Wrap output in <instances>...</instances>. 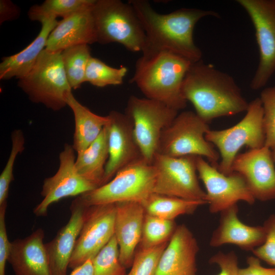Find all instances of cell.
I'll list each match as a JSON object with an SVG mask.
<instances>
[{"label": "cell", "mask_w": 275, "mask_h": 275, "mask_svg": "<svg viewBox=\"0 0 275 275\" xmlns=\"http://www.w3.org/2000/svg\"><path fill=\"white\" fill-rule=\"evenodd\" d=\"M93 5L58 22L48 37L45 49L51 51H62L70 46L97 42L92 13Z\"/></svg>", "instance_id": "obj_22"}, {"label": "cell", "mask_w": 275, "mask_h": 275, "mask_svg": "<svg viewBox=\"0 0 275 275\" xmlns=\"http://www.w3.org/2000/svg\"><path fill=\"white\" fill-rule=\"evenodd\" d=\"M263 111L265 146L275 151V86L264 88L259 97Z\"/></svg>", "instance_id": "obj_34"}, {"label": "cell", "mask_w": 275, "mask_h": 275, "mask_svg": "<svg viewBox=\"0 0 275 275\" xmlns=\"http://www.w3.org/2000/svg\"><path fill=\"white\" fill-rule=\"evenodd\" d=\"M107 125L94 142L82 152L77 154L75 160L78 173L97 187L103 184L108 158Z\"/></svg>", "instance_id": "obj_25"}, {"label": "cell", "mask_w": 275, "mask_h": 275, "mask_svg": "<svg viewBox=\"0 0 275 275\" xmlns=\"http://www.w3.org/2000/svg\"><path fill=\"white\" fill-rule=\"evenodd\" d=\"M17 84L32 102L42 104L53 111H59L67 105V97L72 92L61 51L45 48L30 72L18 79Z\"/></svg>", "instance_id": "obj_5"}, {"label": "cell", "mask_w": 275, "mask_h": 275, "mask_svg": "<svg viewBox=\"0 0 275 275\" xmlns=\"http://www.w3.org/2000/svg\"><path fill=\"white\" fill-rule=\"evenodd\" d=\"M7 203L0 206V275H5L6 262L10 254L9 242L5 221Z\"/></svg>", "instance_id": "obj_37"}, {"label": "cell", "mask_w": 275, "mask_h": 275, "mask_svg": "<svg viewBox=\"0 0 275 275\" xmlns=\"http://www.w3.org/2000/svg\"><path fill=\"white\" fill-rule=\"evenodd\" d=\"M70 275H94L92 260L89 259L73 269Z\"/></svg>", "instance_id": "obj_40"}, {"label": "cell", "mask_w": 275, "mask_h": 275, "mask_svg": "<svg viewBox=\"0 0 275 275\" xmlns=\"http://www.w3.org/2000/svg\"><path fill=\"white\" fill-rule=\"evenodd\" d=\"M41 228L11 242L8 261L16 275H52Z\"/></svg>", "instance_id": "obj_20"}, {"label": "cell", "mask_w": 275, "mask_h": 275, "mask_svg": "<svg viewBox=\"0 0 275 275\" xmlns=\"http://www.w3.org/2000/svg\"><path fill=\"white\" fill-rule=\"evenodd\" d=\"M67 105L72 110L74 119L73 148L77 154L85 151L99 136L109 122L108 115L94 114L81 104L72 92L66 98Z\"/></svg>", "instance_id": "obj_24"}, {"label": "cell", "mask_w": 275, "mask_h": 275, "mask_svg": "<svg viewBox=\"0 0 275 275\" xmlns=\"http://www.w3.org/2000/svg\"><path fill=\"white\" fill-rule=\"evenodd\" d=\"M12 147L7 163L0 175V206L7 203L9 187L14 180L13 169L17 156L24 149L25 138L21 129L14 130L11 134Z\"/></svg>", "instance_id": "obj_32"}, {"label": "cell", "mask_w": 275, "mask_h": 275, "mask_svg": "<svg viewBox=\"0 0 275 275\" xmlns=\"http://www.w3.org/2000/svg\"><path fill=\"white\" fill-rule=\"evenodd\" d=\"M272 154H273V159H274V162H275V151H272Z\"/></svg>", "instance_id": "obj_41"}, {"label": "cell", "mask_w": 275, "mask_h": 275, "mask_svg": "<svg viewBox=\"0 0 275 275\" xmlns=\"http://www.w3.org/2000/svg\"><path fill=\"white\" fill-rule=\"evenodd\" d=\"M254 25L259 61L250 87H264L275 72V0H237Z\"/></svg>", "instance_id": "obj_11"}, {"label": "cell", "mask_w": 275, "mask_h": 275, "mask_svg": "<svg viewBox=\"0 0 275 275\" xmlns=\"http://www.w3.org/2000/svg\"><path fill=\"white\" fill-rule=\"evenodd\" d=\"M192 64L189 60L168 51L150 57L142 56L136 61L130 82L135 84L146 98L179 111L186 106L182 87Z\"/></svg>", "instance_id": "obj_3"}, {"label": "cell", "mask_w": 275, "mask_h": 275, "mask_svg": "<svg viewBox=\"0 0 275 275\" xmlns=\"http://www.w3.org/2000/svg\"><path fill=\"white\" fill-rule=\"evenodd\" d=\"M86 206L77 198L72 203L68 222L53 239L45 243L52 275H66L67 267L85 221Z\"/></svg>", "instance_id": "obj_21"}, {"label": "cell", "mask_w": 275, "mask_h": 275, "mask_svg": "<svg viewBox=\"0 0 275 275\" xmlns=\"http://www.w3.org/2000/svg\"><path fill=\"white\" fill-rule=\"evenodd\" d=\"M210 264H215L218 266L220 272L217 275H237L239 267L238 258L233 251L228 253L218 252L209 260Z\"/></svg>", "instance_id": "obj_36"}, {"label": "cell", "mask_w": 275, "mask_h": 275, "mask_svg": "<svg viewBox=\"0 0 275 275\" xmlns=\"http://www.w3.org/2000/svg\"><path fill=\"white\" fill-rule=\"evenodd\" d=\"M95 0H46L41 5L32 6L28 16L32 21L42 22L51 18H64L92 6Z\"/></svg>", "instance_id": "obj_27"}, {"label": "cell", "mask_w": 275, "mask_h": 275, "mask_svg": "<svg viewBox=\"0 0 275 275\" xmlns=\"http://www.w3.org/2000/svg\"><path fill=\"white\" fill-rule=\"evenodd\" d=\"M116 204L87 207L84 224L69 267L74 269L92 260L115 234Z\"/></svg>", "instance_id": "obj_13"}, {"label": "cell", "mask_w": 275, "mask_h": 275, "mask_svg": "<svg viewBox=\"0 0 275 275\" xmlns=\"http://www.w3.org/2000/svg\"><path fill=\"white\" fill-rule=\"evenodd\" d=\"M272 151L266 146L238 154L232 171L244 179L255 200L275 199V167Z\"/></svg>", "instance_id": "obj_15"}, {"label": "cell", "mask_w": 275, "mask_h": 275, "mask_svg": "<svg viewBox=\"0 0 275 275\" xmlns=\"http://www.w3.org/2000/svg\"><path fill=\"white\" fill-rule=\"evenodd\" d=\"M116 204L115 236L119 258L125 267L131 266L135 250L140 243L146 212L141 203L123 202Z\"/></svg>", "instance_id": "obj_19"}, {"label": "cell", "mask_w": 275, "mask_h": 275, "mask_svg": "<svg viewBox=\"0 0 275 275\" xmlns=\"http://www.w3.org/2000/svg\"><path fill=\"white\" fill-rule=\"evenodd\" d=\"M20 10L18 6L9 0L0 1V23L5 21L17 18L20 15Z\"/></svg>", "instance_id": "obj_39"}, {"label": "cell", "mask_w": 275, "mask_h": 275, "mask_svg": "<svg viewBox=\"0 0 275 275\" xmlns=\"http://www.w3.org/2000/svg\"><path fill=\"white\" fill-rule=\"evenodd\" d=\"M100 44L118 43L132 52L142 51L145 33L132 6L119 0H95L92 8Z\"/></svg>", "instance_id": "obj_7"}, {"label": "cell", "mask_w": 275, "mask_h": 275, "mask_svg": "<svg viewBox=\"0 0 275 275\" xmlns=\"http://www.w3.org/2000/svg\"><path fill=\"white\" fill-rule=\"evenodd\" d=\"M245 112L244 117L232 127L210 129L205 134L206 140L218 149L221 160L217 169L225 175L232 173L233 162L242 147L255 149L265 145L263 111L259 97L249 103Z\"/></svg>", "instance_id": "obj_6"}, {"label": "cell", "mask_w": 275, "mask_h": 275, "mask_svg": "<svg viewBox=\"0 0 275 275\" xmlns=\"http://www.w3.org/2000/svg\"><path fill=\"white\" fill-rule=\"evenodd\" d=\"M168 242L141 248L135 253L131 268L126 275H155L159 258Z\"/></svg>", "instance_id": "obj_33"}, {"label": "cell", "mask_w": 275, "mask_h": 275, "mask_svg": "<svg viewBox=\"0 0 275 275\" xmlns=\"http://www.w3.org/2000/svg\"><path fill=\"white\" fill-rule=\"evenodd\" d=\"M41 29L35 39L20 52L2 59L0 63V79H18L24 77L33 68L43 49L48 37L58 23L56 18H51L41 23Z\"/></svg>", "instance_id": "obj_23"}, {"label": "cell", "mask_w": 275, "mask_h": 275, "mask_svg": "<svg viewBox=\"0 0 275 275\" xmlns=\"http://www.w3.org/2000/svg\"><path fill=\"white\" fill-rule=\"evenodd\" d=\"M157 171L144 158L119 171L108 182L77 198L86 207L135 202L142 204L154 193Z\"/></svg>", "instance_id": "obj_4"}, {"label": "cell", "mask_w": 275, "mask_h": 275, "mask_svg": "<svg viewBox=\"0 0 275 275\" xmlns=\"http://www.w3.org/2000/svg\"><path fill=\"white\" fill-rule=\"evenodd\" d=\"M127 72V69L124 66L114 68L92 57L87 66L85 82L101 88L109 85H120L122 84Z\"/></svg>", "instance_id": "obj_30"}, {"label": "cell", "mask_w": 275, "mask_h": 275, "mask_svg": "<svg viewBox=\"0 0 275 275\" xmlns=\"http://www.w3.org/2000/svg\"><path fill=\"white\" fill-rule=\"evenodd\" d=\"M238 211L237 204H235L220 212L218 225L209 241L211 246L230 244L252 252L263 243L266 237L264 227L242 223L238 217Z\"/></svg>", "instance_id": "obj_18"}, {"label": "cell", "mask_w": 275, "mask_h": 275, "mask_svg": "<svg viewBox=\"0 0 275 275\" xmlns=\"http://www.w3.org/2000/svg\"><path fill=\"white\" fill-rule=\"evenodd\" d=\"M94 275H126L115 235L92 260Z\"/></svg>", "instance_id": "obj_31"}, {"label": "cell", "mask_w": 275, "mask_h": 275, "mask_svg": "<svg viewBox=\"0 0 275 275\" xmlns=\"http://www.w3.org/2000/svg\"><path fill=\"white\" fill-rule=\"evenodd\" d=\"M125 114L132 120L134 138L143 158L152 163L161 133L178 111L159 101L132 95L128 99Z\"/></svg>", "instance_id": "obj_9"}, {"label": "cell", "mask_w": 275, "mask_h": 275, "mask_svg": "<svg viewBox=\"0 0 275 275\" xmlns=\"http://www.w3.org/2000/svg\"><path fill=\"white\" fill-rule=\"evenodd\" d=\"M108 115L110 119L107 125L108 158L102 185L122 169L143 158L134 138L131 118L126 114L115 111Z\"/></svg>", "instance_id": "obj_16"}, {"label": "cell", "mask_w": 275, "mask_h": 275, "mask_svg": "<svg viewBox=\"0 0 275 275\" xmlns=\"http://www.w3.org/2000/svg\"><path fill=\"white\" fill-rule=\"evenodd\" d=\"M183 97L207 123L245 112L249 102L233 77L202 60L191 64L183 80Z\"/></svg>", "instance_id": "obj_2"}, {"label": "cell", "mask_w": 275, "mask_h": 275, "mask_svg": "<svg viewBox=\"0 0 275 275\" xmlns=\"http://www.w3.org/2000/svg\"><path fill=\"white\" fill-rule=\"evenodd\" d=\"M145 33L142 57L147 58L163 51L181 56L193 63L202 60V52L193 38L195 26L206 16L219 17L212 10L181 8L168 14L155 11L146 0H130Z\"/></svg>", "instance_id": "obj_1"}, {"label": "cell", "mask_w": 275, "mask_h": 275, "mask_svg": "<svg viewBox=\"0 0 275 275\" xmlns=\"http://www.w3.org/2000/svg\"><path fill=\"white\" fill-rule=\"evenodd\" d=\"M199 250L190 230L184 224L177 226L159 258L155 275H197Z\"/></svg>", "instance_id": "obj_17"}, {"label": "cell", "mask_w": 275, "mask_h": 275, "mask_svg": "<svg viewBox=\"0 0 275 275\" xmlns=\"http://www.w3.org/2000/svg\"><path fill=\"white\" fill-rule=\"evenodd\" d=\"M62 60L68 82L72 89L79 88L85 82L87 64L91 56L88 44L69 47L61 51Z\"/></svg>", "instance_id": "obj_28"}, {"label": "cell", "mask_w": 275, "mask_h": 275, "mask_svg": "<svg viewBox=\"0 0 275 275\" xmlns=\"http://www.w3.org/2000/svg\"><path fill=\"white\" fill-rule=\"evenodd\" d=\"M197 170L206 189V201L210 213H220L239 201L250 205L255 203L244 179L238 173L225 175L201 156L197 157Z\"/></svg>", "instance_id": "obj_12"}, {"label": "cell", "mask_w": 275, "mask_h": 275, "mask_svg": "<svg viewBox=\"0 0 275 275\" xmlns=\"http://www.w3.org/2000/svg\"><path fill=\"white\" fill-rule=\"evenodd\" d=\"M176 227L174 221L146 213L140 241L141 248L153 247L169 241Z\"/></svg>", "instance_id": "obj_29"}, {"label": "cell", "mask_w": 275, "mask_h": 275, "mask_svg": "<svg viewBox=\"0 0 275 275\" xmlns=\"http://www.w3.org/2000/svg\"><path fill=\"white\" fill-rule=\"evenodd\" d=\"M74 152L72 145H64L59 154L57 172L43 181L41 192L43 199L34 210L36 215H46L49 206L63 198L80 196L97 188L78 173Z\"/></svg>", "instance_id": "obj_14"}, {"label": "cell", "mask_w": 275, "mask_h": 275, "mask_svg": "<svg viewBox=\"0 0 275 275\" xmlns=\"http://www.w3.org/2000/svg\"><path fill=\"white\" fill-rule=\"evenodd\" d=\"M197 157H175L157 153L152 161L157 171L154 193L206 202V193L198 181Z\"/></svg>", "instance_id": "obj_10"}, {"label": "cell", "mask_w": 275, "mask_h": 275, "mask_svg": "<svg viewBox=\"0 0 275 275\" xmlns=\"http://www.w3.org/2000/svg\"><path fill=\"white\" fill-rule=\"evenodd\" d=\"M247 267L239 268L237 275H275V267L266 268L260 263V260L256 256L248 257Z\"/></svg>", "instance_id": "obj_38"}, {"label": "cell", "mask_w": 275, "mask_h": 275, "mask_svg": "<svg viewBox=\"0 0 275 275\" xmlns=\"http://www.w3.org/2000/svg\"><path fill=\"white\" fill-rule=\"evenodd\" d=\"M209 129L195 112H182L162 132L157 153L175 157L201 156L215 164L220 156L205 138Z\"/></svg>", "instance_id": "obj_8"}, {"label": "cell", "mask_w": 275, "mask_h": 275, "mask_svg": "<svg viewBox=\"0 0 275 275\" xmlns=\"http://www.w3.org/2000/svg\"><path fill=\"white\" fill-rule=\"evenodd\" d=\"M263 226L266 232L264 242L252 252L260 260L275 267V214L270 215Z\"/></svg>", "instance_id": "obj_35"}, {"label": "cell", "mask_w": 275, "mask_h": 275, "mask_svg": "<svg viewBox=\"0 0 275 275\" xmlns=\"http://www.w3.org/2000/svg\"><path fill=\"white\" fill-rule=\"evenodd\" d=\"M204 201L189 200L153 193L142 204L146 213L161 218L174 221L182 215L193 213Z\"/></svg>", "instance_id": "obj_26"}]
</instances>
